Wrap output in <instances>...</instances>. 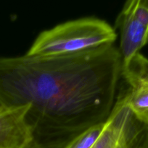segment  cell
I'll return each instance as SVG.
<instances>
[{"label": "cell", "mask_w": 148, "mask_h": 148, "mask_svg": "<svg viewBox=\"0 0 148 148\" xmlns=\"http://www.w3.org/2000/svg\"><path fill=\"white\" fill-rule=\"evenodd\" d=\"M121 59L114 44L55 57H0V104L30 106L39 148H65L104 123L115 103Z\"/></svg>", "instance_id": "6da1fadb"}, {"label": "cell", "mask_w": 148, "mask_h": 148, "mask_svg": "<svg viewBox=\"0 0 148 148\" xmlns=\"http://www.w3.org/2000/svg\"><path fill=\"white\" fill-rule=\"evenodd\" d=\"M117 33L101 19L83 17L60 23L39 33L26 55L55 57L84 53L114 44Z\"/></svg>", "instance_id": "7a4b0ae2"}, {"label": "cell", "mask_w": 148, "mask_h": 148, "mask_svg": "<svg viewBox=\"0 0 148 148\" xmlns=\"http://www.w3.org/2000/svg\"><path fill=\"white\" fill-rule=\"evenodd\" d=\"M91 148H148V123L128 105L125 90L116 97L102 132Z\"/></svg>", "instance_id": "3957f363"}, {"label": "cell", "mask_w": 148, "mask_h": 148, "mask_svg": "<svg viewBox=\"0 0 148 148\" xmlns=\"http://www.w3.org/2000/svg\"><path fill=\"white\" fill-rule=\"evenodd\" d=\"M30 106L7 107L0 104V148H29L33 134L28 121Z\"/></svg>", "instance_id": "277c9868"}, {"label": "cell", "mask_w": 148, "mask_h": 148, "mask_svg": "<svg viewBox=\"0 0 148 148\" xmlns=\"http://www.w3.org/2000/svg\"><path fill=\"white\" fill-rule=\"evenodd\" d=\"M114 29L120 35L118 49L121 59L122 69L126 68L148 43V24L123 7L116 18Z\"/></svg>", "instance_id": "5b68a950"}, {"label": "cell", "mask_w": 148, "mask_h": 148, "mask_svg": "<svg viewBox=\"0 0 148 148\" xmlns=\"http://www.w3.org/2000/svg\"><path fill=\"white\" fill-rule=\"evenodd\" d=\"M126 101L132 111L139 113L148 110V71L125 81Z\"/></svg>", "instance_id": "8992f818"}, {"label": "cell", "mask_w": 148, "mask_h": 148, "mask_svg": "<svg viewBox=\"0 0 148 148\" xmlns=\"http://www.w3.org/2000/svg\"><path fill=\"white\" fill-rule=\"evenodd\" d=\"M104 122L87 130L73 140L65 148H91L101 134Z\"/></svg>", "instance_id": "52a82bcc"}, {"label": "cell", "mask_w": 148, "mask_h": 148, "mask_svg": "<svg viewBox=\"0 0 148 148\" xmlns=\"http://www.w3.org/2000/svg\"><path fill=\"white\" fill-rule=\"evenodd\" d=\"M135 114H137L141 119H142L144 121H145L146 122L148 123V110H146V111H142V112L139 113H135Z\"/></svg>", "instance_id": "ba28073f"}, {"label": "cell", "mask_w": 148, "mask_h": 148, "mask_svg": "<svg viewBox=\"0 0 148 148\" xmlns=\"http://www.w3.org/2000/svg\"><path fill=\"white\" fill-rule=\"evenodd\" d=\"M29 148H39V147H37V146H36V145H35V144H34V143H33V145H31V146H30V147H29Z\"/></svg>", "instance_id": "9c48e42d"}]
</instances>
